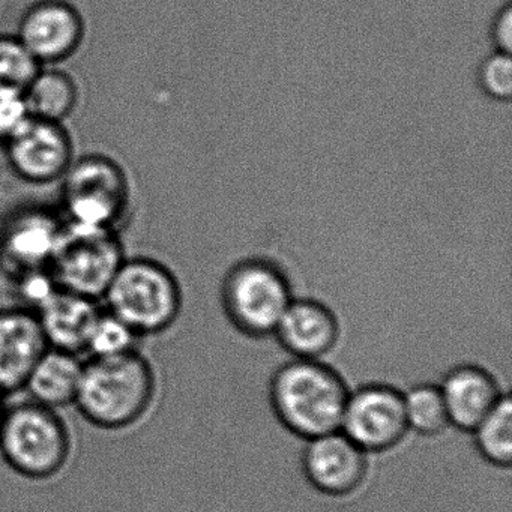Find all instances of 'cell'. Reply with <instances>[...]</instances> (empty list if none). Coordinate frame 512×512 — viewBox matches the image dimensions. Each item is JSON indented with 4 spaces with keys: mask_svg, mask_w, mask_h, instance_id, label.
<instances>
[{
    "mask_svg": "<svg viewBox=\"0 0 512 512\" xmlns=\"http://www.w3.org/2000/svg\"><path fill=\"white\" fill-rule=\"evenodd\" d=\"M155 392L154 367L139 350L113 358H89L74 406L91 424L121 430L148 413Z\"/></svg>",
    "mask_w": 512,
    "mask_h": 512,
    "instance_id": "6da1fadb",
    "label": "cell"
},
{
    "mask_svg": "<svg viewBox=\"0 0 512 512\" xmlns=\"http://www.w3.org/2000/svg\"><path fill=\"white\" fill-rule=\"evenodd\" d=\"M347 397L343 377L317 359H293L281 365L269 386L278 421L305 440L340 430Z\"/></svg>",
    "mask_w": 512,
    "mask_h": 512,
    "instance_id": "7a4b0ae2",
    "label": "cell"
},
{
    "mask_svg": "<svg viewBox=\"0 0 512 512\" xmlns=\"http://www.w3.org/2000/svg\"><path fill=\"white\" fill-rule=\"evenodd\" d=\"M106 310L140 338L172 328L182 310V289L172 269L151 257H127L106 295Z\"/></svg>",
    "mask_w": 512,
    "mask_h": 512,
    "instance_id": "3957f363",
    "label": "cell"
},
{
    "mask_svg": "<svg viewBox=\"0 0 512 512\" xmlns=\"http://www.w3.org/2000/svg\"><path fill=\"white\" fill-rule=\"evenodd\" d=\"M73 439L59 410L32 400L7 406L0 427V454L8 466L29 479H50L67 466Z\"/></svg>",
    "mask_w": 512,
    "mask_h": 512,
    "instance_id": "277c9868",
    "label": "cell"
},
{
    "mask_svg": "<svg viewBox=\"0 0 512 512\" xmlns=\"http://www.w3.org/2000/svg\"><path fill=\"white\" fill-rule=\"evenodd\" d=\"M221 305L233 326L251 338L274 335L284 311L293 301L292 283L278 263L247 257L224 275Z\"/></svg>",
    "mask_w": 512,
    "mask_h": 512,
    "instance_id": "5b68a950",
    "label": "cell"
},
{
    "mask_svg": "<svg viewBox=\"0 0 512 512\" xmlns=\"http://www.w3.org/2000/svg\"><path fill=\"white\" fill-rule=\"evenodd\" d=\"M61 181L62 218L67 223L118 230L130 211V179L107 155L74 160Z\"/></svg>",
    "mask_w": 512,
    "mask_h": 512,
    "instance_id": "8992f818",
    "label": "cell"
},
{
    "mask_svg": "<svg viewBox=\"0 0 512 512\" xmlns=\"http://www.w3.org/2000/svg\"><path fill=\"white\" fill-rule=\"evenodd\" d=\"M125 259L118 230L65 221L49 271L59 289L100 301Z\"/></svg>",
    "mask_w": 512,
    "mask_h": 512,
    "instance_id": "52a82bcc",
    "label": "cell"
},
{
    "mask_svg": "<svg viewBox=\"0 0 512 512\" xmlns=\"http://www.w3.org/2000/svg\"><path fill=\"white\" fill-rule=\"evenodd\" d=\"M340 431L365 452L394 448L409 431L403 392L383 383L349 392Z\"/></svg>",
    "mask_w": 512,
    "mask_h": 512,
    "instance_id": "ba28073f",
    "label": "cell"
},
{
    "mask_svg": "<svg viewBox=\"0 0 512 512\" xmlns=\"http://www.w3.org/2000/svg\"><path fill=\"white\" fill-rule=\"evenodd\" d=\"M8 164L22 181L47 185L70 169L74 145L64 124L31 118L7 143Z\"/></svg>",
    "mask_w": 512,
    "mask_h": 512,
    "instance_id": "9c48e42d",
    "label": "cell"
},
{
    "mask_svg": "<svg viewBox=\"0 0 512 512\" xmlns=\"http://www.w3.org/2000/svg\"><path fill=\"white\" fill-rule=\"evenodd\" d=\"M85 31L82 14L67 0H40L23 14L16 37L41 67H56L76 55Z\"/></svg>",
    "mask_w": 512,
    "mask_h": 512,
    "instance_id": "30bf717a",
    "label": "cell"
},
{
    "mask_svg": "<svg viewBox=\"0 0 512 512\" xmlns=\"http://www.w3.org/2000/svg\"><path fill=\"white\" fill-rule=\"evenodd\" d=\"M64 224V218L50 209L14 212L0 229V263L14 278L49 269Z\"/></svg>",
    "mask_w": 512,
    "mask_h": 512,
    "instance_id": "8fae6325",
    "label": "cell"
},
{
    "mask_svg": "<svg viewBox=\"0 0 512 512\" xmlns=\"http://www.w3.org/2000/svg\"><path fill=\"white\" fill-rule=\"evenodd\" d=\"M307 481L326 496H347L361 487L367 476V452L343 431H332L307 440L302 452Z\"/></svg>",
    "mask_w": 512,
    "mask_h": 512,
    "instance_id": "7c38bea8",
    "label": "cell"
},
{
    "mask_svg": "<svg viewBox=\"0 0 512 512\" xmlns=\"http://www.w3.org/2000/svg\"><path fill=\"white\" fill-rule=\"evenodd\" d=\"M47 344L37 314L23 307L0 310V395L25 389Z\"/></svg>",
    "mask_w": 512,
    "mask_h": 512,
    "instance_id": "4fadbf2b",
    "label": "cell"
},
{
    "mask_svg": "<svg viewBox=\"0 0 512 512\" xmlns=\"http://www.w3.org/2000/svg\"><path fill=\"white\" fill-rule=\"evenodd\" d=\"M274 335L295 359L320 361L337 344L340 325L328 305L316 299H293Z\"/></svg>",
    "mask_w": 512,
    "mask_h": 512,
    "instance_id": "5bb4252c",
    "label": "cell"
},
{
    "mask_svg": "<svg viewBox=\"0 0 512 512\" xmlns=\"http://www.w3.org/2000/svg\"><path fill=\"white\" fill-rule=\"evenodd\" d=\"M98 301L58 289L37 311L47 344L65 352H86L89 335L100 316Z\"/></svg>",
    "mask_w": 512,
    "mask_h": 512,
    "instance_id": "9a60e30c",
    "label": "cell"
},
{
    "mask_svg": "<svg viewBox=\"0 0 512 512\" xmlns=\"http://www.w3.org/2000/svg\"><path fill=\"white\" fill-rule=\"evenodd\" d=\"M439 388L448 410L449 424L464 431H472L503 395L496 379L478 365L452 368Z\"/></svg>",
    "mask_w": 512,
    "mask_h": 512,
    "instance_id": "2e32d148",
    "label": "cell"
},
{
    "mask_svg": "<svg viewBox=\"0 0 512 512\" xmlns=\"http://www.w3.org/2000/svg\"><path fill=\"white\" fill-rule=\"evenodd\" d=\"M83 365L77 353L47 347L26 380L29 400L55 410L76 403Z\"/></svg>",
    "mask_w": 512,
    "mask_h": 512,
    "instance_id": "e0dca14e",
    "label": "cell"
},
{
    "mask_svg": "<svg viewBox=\"0 0 512 512\" xmlns=\"http://www.w3.org/2000/svg\"><path fill=\"white\" fill-rule=\"evenodd\" d=\"M31 118L64 124L79 106L76 80L55 67H41L37 76L23 91Z\"/></svg>",
    "mask_w": 512,
    "mask_h": 512,
    "instance_id": "ac0fdd59",
    "label": "cell"
},
{
    "mask_svg": "<svg viewBox=\"0 0 512 512\" xmlns=\"http://www.w3.org/2000/svg\"><path fill=\"white\" fill-rule=\"evenodd\" d=\"M479 455L497 467L512 463V401L502 395L499 403L472 430Z\"/></svg>",
    "mask_w": 512,
    "mask_h": 512,
    "instance_id": "d6986e66",
    "label": "cell"
},
{
    "mask_svg": "<svg viewBox=\"0 0 512 512\" xmlns=\"http://www.w3.org/2000/svg\"><path fill=\"white\" fill-rule=\"evenodd\" d=\"M407 428L425 437L439 436L449 427L448 410L439 385L419 383L404 392Z\"/></svg>",
    "mask_w": 512,
    "mask_h": 512,
    "instance_id": "ffe728a7",
    "label": "cell"
},
{
    "mask_svg": "<svg viewBox=\"0 0 512 512\" xmlns=\"http://www.w3.org/2000/svg\"><path fill=\"white\" fill-rule=\"evenodd\" d=\"M142 338L118 317L107 310H101L91 335L86 352L89 358H113L137 352V344Z\"/></svg>",
    "mask_w": 512,
    "mask_h": 512,
    "instance_id": "44dd1931",
    "label": "cell"
},
{
    "mask_svg": "<svg viewBox=\"0 0 512 512\" xmlns=\"http://www.w3.org/2000/svg\"><path fill=\"white\" fill-rule=\"evenodd\" d=\"M40 70L16 35H0V89L25 91Z\"/></svg>",
    "mask_w": 512,
    "mask_h": 512,
    "instance_id": "7402d4cb",
    "label": "cell"
},
{
    "mask_svg": "<svg viewBox=\"0 0 512 512\" xmlns=\"http://www.w3.org/2000/svg\"><path fill=\"white\" fill-rule=\"evenodd\" d=\"M476 86L488 100L508 103L512 94L511 53L496 52L482 59L476 67Z\"/></svg>",
    "mask_w": 512,
    "mask_h": 512,
    "instance_id": "603a6c76",
    "label": "cell"
},
{
    "mask_svg": "<svg viewBox=\"0 0 512 512\" xmlns=\"http://www.w3.org/2000/svg\"><path fill=\"white\" fill-rule=\"evenodd\" d=\"M31 119L23 91L0 89V143L5 145Z\"/></svg>",
    "mask_w": 512,
    "mask_h": 512,
    "instance_id": "cb8c5ba5",
    "label": "cell"
},
{
    "mask_svg": "<svg viewBox=\"0 0 512 512\" xmlns=\"http://www.w3.org/2000/svg\"><path fill=\"white\" fill-rule=\"evenodd\" d=\"M490 41L496 52L511 53L512 47V8L505 4L496 16L490 26Z\"/></svg>",
    "mask_w": 512,
    "mask_h": 512,
    "instance_id": "d4e9b609",
    "label": "cell"
},
{
    "mask_svg": "<svg viewBox=\"0 0 512 512\" xmlns=\"http://www.w3.org/2000/svg\"><path fill=\"white\" fill-rule=\"evenodd\" d=\"M5 397L0 395V427H2V422H4L5 412H7V404H5Z\"/></svg>",
    "mask_w": 512,
    "mask_h": 512,
    "instance_id": "484cf974",
    "label": "cell"
}]
</instances>
